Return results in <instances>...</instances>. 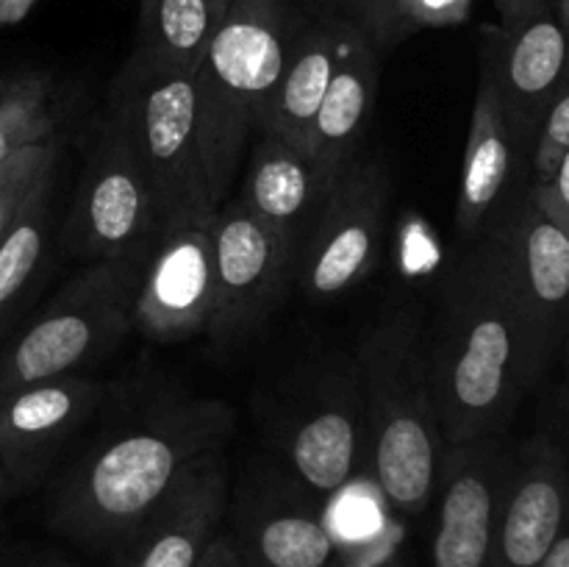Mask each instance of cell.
I'll return each instance as SVG.
<instances>
[{"label":"cell","instance_id":"9a60e30c","mask_svg":"<svg viewBox=\"0 0 569 567\" xmlns=\"http://www.w3.org/2000/svg\"><path fill=\"white\" fill-rule=\"evenodd\" d=\"M569 523V465L548 439L511 454L489 567H539Z\"/></svg>","mask_w":569,"mask_h":567},{"label":"cell","instance_id":"30bf717a","mask_svg":"<svg viewBox=\"0 0 569 567\" xmlns=\"http://www.w3.org/2000/svg\"><path fill=\"white\" fill-rule=\"evenodd\" d=\"M569 72V31L548 0H533L506 14L503 28L487 39L481 76L503 100L522 150L537 145L545 115Z\"/></svg>","mask_w":569,"mask_h":567},{"label":"cell","instance_id":"7c38bea8","mask_svg":"<svg viewBox=\"0 0 569 567\" xmlns=\"http://www.w3.org/2000/svg\"><path fill=\"white\" fill-rule=\"evenodd\" d=\"M511 454L503 434L442 445L433 567H489Z\"/></svg>","mask_w":569,"mask_h":567},{"label":"cell","instance_id":"74e56055","mask_svg":"<svg viewBox=\"0 0 569 567\" xmlns=\"http://www.w3.org/2000/svg\"><path fill=\"white\" fill-rule=\"evenodd\" d=\"M370 567H403V565H400L398 559H383V561H378V565H370Z\"/></svg>","mask_w":569,"mask_h":567},{"label":"cell","instance_id":"ba28073f","mask_svg":"<svg viewBox=\"0 0 569 567\" xmlns=\"http://www.w3.org/2000/svg\"><path fill=\"white\" fill-rule=\"evenodd\" d=\"M389 192L392 176L378 161L342 167L295 256V276L311 300L337 298L376 270Z\"/></svg>","mask_w":569,"mask_h":567},{"label":"cell","instance_id":"ac0fdd59","mask_svg":"<svg viewBox=\"0 0 569 567\" xmlns=\"http://www.w3.org/2000/svg\"><path fill=\"white\" fill-rule=\"evenodd\" d=\"M100 395V384L78 376L48 378L0 395V465L11 484L17 481V470L59 442Z\"/></svg>","mask_w":569,"mask_h":567},{"label":"cell","instance_id":"836d02e7","mask_svg":"<svg viewBox=\"0 0 569 567\" xmlns=\"http://www.w3.org/2000/svg\"><path fill=\"white\" fill-rule=\"evenodd\" d=\"M33 0H0V22L20 20Z\"/></svg>","mask_w":569,"mask_h":567},{"label":"cell","instance_id":"ab89813d","mask_svg":"<svg viewBox=\"0 0 569 567\" xmlns=\"http://www.w3.org/2000/svg\"><path fill=\"white\" fill-rule=\"evenodd\" d=\"M0 406H3V398H0Z\"/></svg>","mask_w":569,"mask_h":567},{"label":"cell","instance_id":"603a6c76","mask_svg":"<svg viewBox=\"0 0 569 567\" xmlns=\"http://www.w3.org/2000/svg\"><path fill=\"white\" fill-rule=\"evenodd\" d=\"M231 0H142L139 53L198 72Z\"/></svg>","mask_w":569,"mask_h":567},{"label":"cell","instance_id":"6da1fadb","mask_svg":"<svg viewBox=\"0 0 569 567\" xmlns=\"http://www.w3.org/2000/svg\"><path fill=\"white\" fill-rule=\"evenodd\" d=\"M426 361L442 442L503 434L533 387L515 304L481 239L445 278L437 322L426 328Z\"/></svg>","mask_w":569,"mask_h":567},{"label":"cell","instance_id":"e575fe53","mask_svg":"<svg viewBox=\"0 0 569 567\" xmlns=\"http://www.w3.org/2000/svg\"><path fill=\"white\" fill-rule=\"evenodd\" d=\"M11 489H14V484H11L9 472H6V470H3V465H0V509H3L6 500H9Z\"/></svg>","mask_w":569,"mask_h":567},{"label":"cell","instance_id":"7402d4cb","mask_svg":"<svg viewBox=\"0 0 569 567\" xmlns=\"http://www.w3.org/2000/svg\"><path fill=\"white\" fill-rule=\"evenodd\" d=\"M237 554L244 567H331L339 545L315 509L283 500L250 511Z\"/></svg>","mask_w":569,"mask_h":567},{"label":"cell","instance_id":"f35d334b","mask_svg":"<svg viewBox=\"0 0 569 567\" xmlns=\"http://www.w3.org/2000/svg\"><path fill=\"white\" fill-rule=\"evenodd\" d=\"M331 567H348V565H345V561H339V559H337V561H333ZM350 567H353V565H350Z\"/></svg>","mask_w":569,"mask_h":567},{"label":"cell","instance_id":"8d00e7d4","mask_svg":"<svg viewBox=\"0 0 569 567\" xmlns=\"http://www.w3.org/2000/svg\"><path fill=\"white\" fill-rule=\"evenodd\" d=\"M228 567H244L242 559H239V554H237V545H233L231 554H228Z\"/></svg>","mask_w":569,"mask_h":567},{"label":"cell","instance_id":"e0dca14e","mask_svg":"<svg viewBox=\"0 0 569 567\" xmlns=\"http://www.w3.org/2000/svg\"><path fill=\"white\" fill-rule=\"evenodd\" d=\"M526 153L511 128L503 100L495 92L487 76H481L472 103L470 137L461 159L459 200H456V228L461 239L472 242L481 233L489 211L511 189L515 167Z\"/></svg>","mask_w":569,"mask_h":567},{"label":"cell","instance_id":"2e32d148","mask_svg":"<svg viewBox=\"0 0 569 567\" xmlns=\"http://www.w3.org/2000/svg\"><path fill=\"white\" fill-rule=\"evenodd\" d=\"M339 172L322 167L306 150L292 148L270 133H261V142L250 156L248 178H244L239 200L256 217L281 231L295 245V256H298V245L303 242L317 211L326 203Z\"/></svg>","mask_w":569,"mask_h":567},{"label":"cell","instance_id":"5bb4252c","mask_svg":"<svg viewBox=\"0 0 569 567\" xmlns=\"http://www.w3.org/2000/svg\"><path fill=\"white\" fill-rule=\"evenodd\" d=\"M228 504L222 448L206 450L178 476L148 520L117 550L114 567H198Z\"/></svg>","mask_w":569,"mask_h":567},{"label":"cell","instance_id":"4fadbf2b","mask_svg":"<svg viewBox=\"0 0 569 567\" xmlns=\"http://www.w3.org/2000/svg\"><path fill=\"white\" fill-rule=\"evenodd\" d=\"M217 306V253L211 222L164 231L150 248L133 300V326L159 342L209 328Z\"/></svg>","mask_w":569,"mask_h":567},{"label":"cell","instance_id":"52a82bcc","mask_svg":"<svg viewBox=\"0 0 569 567\" xmlns=\"http://www.w3.org/2000/svg\"><path fill=\"white\" fill-rule=\"evenodd\" d=\"M478 239L515 304L528 376L537 384L569 322V233L545 215L533 187H511L489 211Z\"/></svg>","mask_w":569,"mask_h":567},{"label":"cell","instance_id":"d6a6232c","mask_svg":"<svg viewBox=\"0 0 569 567\" xmlns=\"http://www.w3.org/2000/svg\"><path fill=\"white\" fill-rule=\"evenodd\" d=\"M539 567H569V523L561 531V537L556 539V545L550 548V554L545 556V561Z\"/></svg>","mask_w":569,"mask_h":567},{"label":"cell","instance_id":"d590c367","mask_svg":"<svg viewBox=\"0 0 569 567\" xmlns=\"http://www.w3.org/2000/svg\"><path fill=\"white\" fill-rule=\"evenodd\" d=\"M559 17H561V22H565L567 31H569V0H561V3H559Z\"/></svg>","mask_w":569,"mask_h":567},{"label":"cell","instance_id":"ffe728a7","mask_svg":"<svg viewBox=\"0 0 569 567\" xmlns=\"http://www.w3.org/2000/svg\"><path fill=\"white\" fill-rule=\"evenodd\" d=\"M378 87V56L370 33L356 22H348L339 61L333 67L326 100L317 111L315 131H311L309 153L339 172L353 159L359 139L365 137Z\"/></svg>","mask_w":569,"mask_h":567},{"label":"cell","instance_id":"44dd1931","mask_svg":"<svg viewBox=\"0 0 569 567\" xmlns=\"http://www.w3.org/2000/svg\"><path fill=\"white\" fill-rule=\"evenodd\" d=\"M365 404L353 384L350 395H328L289 437V465L306 489L333 495L356 476L361 454Z\"/></svg>","mask_w":569,"mask_h":567},{"label":"cell","instance_id":"cb8c5ba5","mask_svg":"<svg viewBox=\"0 0 569 567\" xmlns=\"http://www.w3.org/2000/svg\"><path fill=\"white\" fill-rule=\"evenodd\" d=\"M56 133L50 83L39 72H11L0 78V165L28 145Z\"/></svg>","mask_w":569,"mask_h":567},{"label":"cell","instance_id":"9c48e42d","mask_svg":"<svg viewBox=\"0 0 569 567\" xmlns=\"http://www.w3.org/2000/svg\"><path fill=\"white\" fill-rule=\"evenodd\" d=\"M161 237L153 183L120 122L109 117L83 167L67 242L83 259L106 261L144 253Z\"/></svg>","mask_w":569,"mask_h":567},{"label":"cell","instance_id":"f546056e","mask_svg":"<svg viewBox=\"0 0 569 567\" xmlns=\"http://www.w3.org/2000/svg\"><path fill=\"white\" fill-rule=\"evenodd\" d=\"M311 3L322 11V17H342V20L356 22L367 31L376 0H311Z\"/></svg>","mask_w":569,"mask_h":567},{"label":"cell","instance_id":"277c9868","mask_svg":"<svg viewBox=\"0 0 569 567\" xmlns=\"http://www.w3.org/2000/svg\"><path fill=\"white\" fill-rule=\"evenodd\" d=\"M359 389L383 500L400 515H422L437 493L445 442L428 387L426 322L415 306L387 311L367 328Z\"/></svg>","mask_w":569,"mask_h":567},{"label":"cell","instance_id":"1f68e13d","mask_svg":"<svg viewBox=\"0 0 569 567\" xmlns=\"http://www.w3.org/2000/svg\"><path fill=\"white\" fill-rule=\"evenodd\" d=\"M231 548H233L231 539L217 534V539L209 545V550H206L198 567H228V554H231Z\"/></svg>","mask_w":569,"mask_h":567},{"label":"cell","instance_id":"4dcf8cb0","mask_svg":"<svg viewBox=\"0 0 569 567\" xmlns=\"http://www.w3.org/2000/svg\"><path fill=\"white\" fill-rule=\"evenodd\" d=\"M395 3H398V0H376V6H372L370 22H367V33H370V39H376V42H395L392 37Z\"/></svg>","mask_w":569,"mask_h":567},{"label":"cell","instance_id":"3957f363","mask_svg":"<svg viewBox=\"0 0 569 567\" xmlns=\"http://www.w3.org/2000/svg\"><path fill=\"white\" fill-rule=\"evenodd\" d=\"M111 117L131 139L159 200L161 233L211 222L233 172L198 72L133 53L111 83Z\"/></svg>","mask_w":569,"mask_h":567},{"label":"cell","instance_id":"5b68a950","mask_svg":"<svg viewBox=\"0 0 569 567\" xmlns=\"http://www.w3.org/2000/svg\"><path fill=\"white\" fill-rule=\"evenodd\" d=\"M148 253L94 261L72 278L3 356L0 395L72 376V370L109 350L133 326V300Z\"/></svg>","mask_w":569,"mask_h":567},{"label":"cell","instance_id":"4316f807","mask_svg":"<svg viewBox=\"0 0 569 567\" xmlns=\"http://www.w3.org/2000/svg\"><path fill=\"white\" fill-rule=\"evenodd\" d=\"M567 150H569V72H567L565 87H561V92L556 94L553 106H550V111L545 115L537 145H533L531 167L537 181H542V178H548L550 172L556 170V165H559L561 156H565Z\"/></svg>","mask_w":569,"mask_h":567},{"label":"cell","instance_id":"d4e9b609","mask_svg":"<svg viewBox=\"0 0 569 567\" xmlns=\"http://www.w3.org/2000/svg\"><path fill=\"white\" fill-rule=\"evenodd\" d=\"M48 203L50 183L33 195L20 220L11 226V231L0 242V322L14 309V300L26 292L39 261H42L50 222Z\"/></svg>","mask_w":569,"mask_h":567},{"label":"cell","instance_id":"484cf974","mask_svg":"<svg viewBox=\"0 0 569 567\" xmlns=\"http://www.w3.org/2000/svg\"><path fill=\"white\" fill-rule=\"evenodd\" d=\"M56 159H59V148H56V139L50 137L44 142L17 150L0 165V242L20 220L33 195L53 183Z\"/></svg>","mask_w":569,"mask_h":567},{"label":"cell","instance_id":"8992f818","mask_svg":"<svg viewBox=\"0 0 569 567\" xmlns=\"http://www.w3.org/2000/svg\"><path fill=\"white\" fill-rule=\"evenodd\" d=\"M292 0H231L198 78L214 115L228 170L237 172L250 131H261L292 44L303 28Z\"/></svg>","mask_w":569,"mask_h":567},{"label":"cell","instance_id":"d6986e66","mask_svg":"<svg viewBox=\"0 0 569 567\" xmlns=\"http://www.w3.org/2000/svg\"><path fill=\"white\" fill-rule=\"evenodd\" d=\"M348 22L342 17H320L317 22H306L300 28L267 109L261 133L283 139L292 148L309 153L317 111L326 100Z\"/></svg>","mask_w":569,"mask_h":567},{"label":"cell","instance_id":"8fae6325","mask_svg":"<svg viewBox=\"0 0 569 567\" xmlns=\"http://www.w3.org/2000/svg\"><path fill=\"white\" fill-rule=\"evenodd\" d=\"M217 253V306L206 331L239 337L276 309L295 270V245L256 217L242 200L222 206L211 220Z\"/></svg>","mask_w":569,"mask_h":567},{"label":"cell","instance_id":"83f0119b","mask_svg":"<svg viewBox=\"0 0 569 567\" xmlns=\"http://www.w3.org/2000/svg\"><path fill=\"white\" fill-rule=\"evenodd\" d=\"M472 0H398L395 3L392 37L398 39L409 28L459 26L470 17Z\"/></svg>","mask_w":569,"mask_h":567},{"label":"cell","instance_id":"f1b7e54d","mask_svg":"<svg viewBox=\"0 0 569 567\" xmlns=\"http://www.w3.org/2000/svg\"><path fill=\"white\" fill-rule=\"evenodd\" d=\"M533 198L542 206L545 215L569 233V150L561 156L556 170L542 181H533Z\"/></svg>","mask_w":569,"mask_h":567},{"label":"cell","instance_id":"7a4b0ae2","mask_svg":"<svg viewBox=\"0 0 569 567\" xmlns=\"http://www.w3.org/2000/svg\"><path fill=\"white\" fill-rule=\"evenodd\" d=\"M222 400H178L100 445L61 478L50 526L92 550H117L137 534L183 470L231 431Z\"/></svg>","mask_w":569,"mask_h":567}]
</instances>
